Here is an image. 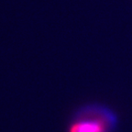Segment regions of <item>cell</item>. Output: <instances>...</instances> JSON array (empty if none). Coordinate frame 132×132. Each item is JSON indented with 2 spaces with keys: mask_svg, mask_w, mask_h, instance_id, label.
<instances>
[{
  "mask_svg": "<svg viewBox=\"0 0 132 132\" xmlns=\"http://www.w3.org/2000/svg\"><path fill=\"white\" fill-rule=\"evenodd\" d=\"M118 123V117L110 108L90 104L74 113L68 132H114Z\"/></svg>",
  "mask_w": 132,
  "mask_h": 132,
  "instance_id": "1",
  "label": "cell"
}]
</instances>
